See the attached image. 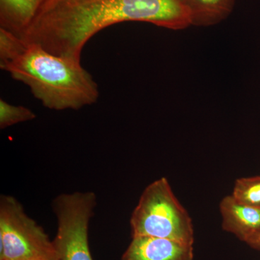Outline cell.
<instances>
[{"mask_svg":"<svg viewBox=\"0 0 260 260\" xmlns=\"http://www.w3.org/2000/svg\"><path fill=\"white\" fill-rule=\"evenodd\" d=\"M129 21L176 30L191 25L181 0H49L21 39L80 61L85 44L95 34Z\"/></svg>","mask_w":260,"mask_h":260,"instance_id":"1","label":"cell"},{"mask_svg":"<svg viewBox=\"0 0 260 260\" xmlns=\"http://www.w3.org/2000/svg\"><path fill=\"white\" fill-rule=\"evenodd\" d=\"M0 68L51 110H79L99 99L96 82L81 61L56 55L1 28Z\"/></svg>","mask_w":260,"mask_h":260,"instance_id":"2","label":"cell"},{"mask_svg":"<svg viewBox=\"0 0 260 260\" xmlns=\"http://www.w3.org/2000/svg\"><path fill=\"white\" fill-rule=\"evenodd\" d=\"M132 237L170 239L193 245L194 232L189 213L173 192L167 178L149 184L130 218Z\"/></svg>","mask_w":260,"mask_h":260,"instance_id":"3","label":"cell"},{"mask_svg":"<svg viewBox=\"0 0 260 260\" xmlns=\"http://www.w3.org/2000/svg\"><path fill=\"white\" fill-rule=\"evenodd\" d=\"M0 260H59L53 240L10 195L0 198Z\"/></svg>","mask_w":260,"mask_h":260,"instance_id":"4","label":"cell"},{"mask_svg":"<svg viewBox=\"0 0 260 260\" xmlns=\"http://www.w3.org/2000/svg\"><path fill=\"white\" fill-rule=\"evenodd\" d=\"M96 204V194L91 191L64 193L53 201L57 220L53 242L59 260H93L88 231Z\"/></svg>","mask_w":260,"mask_h":260,"instance_id":"5","label":"cell"},{"mask_svg":"<svg viewBox=\"0 0 260 260\" xmlns=\"http://www.w3.org/2000/svg\"><path fill=\"white\" fill-rule=\"evenodd\" d=\"M121 260H194V248L161 238L132 237Z\"/></svg>","mask_w":260,"mask_h":260,"instance_id":"6","label":"cell"},{"mask_svg":"<svg viewBox=\"0 0 260 260\" xmlns=\"http://www.w3.org/2000/svg\"><path fill=\"white\" fill-rule=\"evenodd\" d=\"M222 228L248 245L260 232V208L238 202L232 194L220 203Z\"/></svg>","mask_w":260,"mask_h":260,"instance_id":"7","label":"cell"},{"mask_svg":"<svg viewBox=\"0 0 260 260\" xmlns=\"http://www.w3.org/2000/svg\"><path fill=\"white\" fill-rule=\"evenodd\" d=\"M49 0H0V28L23 37Z\"/></svg>","mask_w":260,"mask_h":260,"instance_id":"8","label":"cell"},{"mask_svg":"<svg viewBox=\"0 0 260 260\" xmlns=\"http://www.w3.org/2000/svg\"><path fill=\"white\" fill-rule=\"evenodd\" d=\"M190 17L191 25L208 27L225 20L234 10L236 0H181Z\"/></svg>","mask_w":260,"mask_h":260,"instance_id":"9","label":"cell"},{"mask_svg":"<svg viewBox=\"0 0 260 260\" xmlns=\"http://www.w3.org/2000/svg\"><path fill=\"white\" fill-rule=\"evenodd\" d=\"M232 195L239 203L260 208V176L238 179Z\"/></svg>","mask_w":260,"mask_h":260,"instance_id":"10","label":"cell"},{"mask_svg":"<svg viewBox=\"0 0 260 260\" xmlns=\"http://www.w3.org/2000/svg\"><path fill=\"white\" fill-rule=\"evenodd\" d=\"M36 117L35 113L28 108L13 105L4 99H0V128L2 129L19 123L34 120Z\"/></svg>","mask_w":260,"mask_h":260,"instance_id":"11","label":"cell"},{"mask_svg":"<svg viewBox=\"0 0 260 260\" xmlns=\"http://www.w3.org/2000/svg\"><path fill=\"white\" fill-rule=\"evenodd\" d=\"M249 246H250L251 247L254 248V249H259V250H260V232Z\"/></svg>","mask_w":260,"mask_h":260,"instance_id":"12","label":"cell"}]
</instances>
